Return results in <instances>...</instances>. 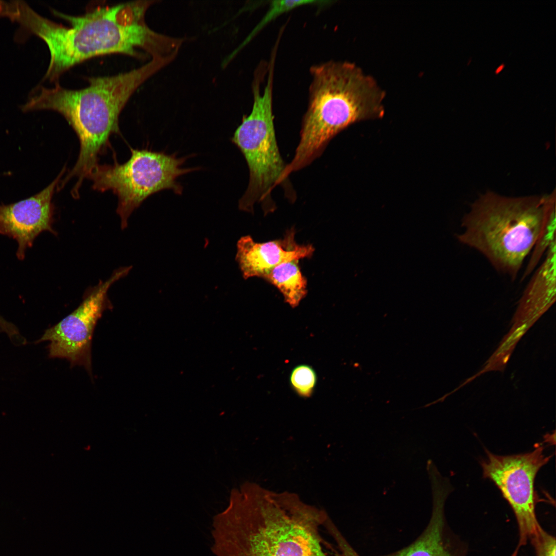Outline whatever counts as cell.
I'll list each match as a JSON object with an SVG mask.
<instances>
[{"instance_id":"1","label":"cell","mask_w":556,"mask_h":556,"mask_svg":"<svg viewBox=\"0 0 556 556\" xmlns=\"http://www.w3.org/2000/svg\"><path fill=\"white\" fill-rule=\"evenodd\" d=\"M155 1H138L110 6H98L83 14L71 15L54 9L52 13L68 22L64 26L49 20L26 6L16 22L19 38L25 42L31 35L42 39L50 55L49 64L42 82H58L74 66L92 58L121 54L144 59L164 58L178 50L180 38L153 31L145 22L146 13Z\"/></svg>"},{"instance_id":"2","label":"cell","mask_w":556,"mask_h":556,"mask_svg":"<svg viewBox=\"0 0 556 556\" xmlns=\"http://www.w3.org/2000/svg\"><path fill=\"white\" fill-rule=\"evenodd\" d=\"M328 516L296 494L246 482L213 519L216 556H335L321 534Z\"/></svg>"},{"instance_id":"3","label":"cell","mask_w":556,"mask_h":556,"mask_svg":"<svg viewBox=\"0 0 556 556\" xmlns=\"http://www.w3.org/2000/svg\"><path fill=\"white\" fill-rule=\"evenodd\" d=\"M173 61L172 57L151 58L137 68L110 76L88 79L83 89L71 90L59 82L52 88L38 85L27 101L21 106L24 112L50 110L61 114L75 131L80 147L78 160L61 186L73 177L77 178L72 194L78 197L84 179L98 166L99 155L110 136L119 132V115L135 91L147 80Z\"/></svg>"},{"instance_id":"4","label":"cell","mask_w":556,"mask_h":556,"mask_svg":"<svg viewBox=\"0 0 556 556\" xmlns=\"http://www.w3.org/2000/svg\"><path fill=\"white\" fill-rule=\"evenodd\" d=\"M307 111L292 160L303 169L320 157L330 141L355 123L382 118L385 92L375 79L347 61L312 66Z\"/></svg>"},{"instance_id":"5","label":"cell","mask_w":556,"mask_h":556,"mask_svg":"<svg viewBox=\"0 0 556 556\" xmlns=\"http://www.w3.org/2000/svg\"><path fill=\"white\" fill-rule=\"evenodd\" d=\"M555 193L504 197L489 192L471 206L457 238L481 254L498 272L515 280L555 213Z\"/></svg>"},{"instance_id":"6","label":"cell","mask_w":556,"mask_h":556,"mask_svg":"<svg viewBox=\"0 0 556 556\" xmlns=\"http://www.w3.org/2000/svg\"><path fill=\"white\" fill-rule=\"evenodd\" d=\"M274 63L270 62L267 82L262 94L260 91V71L253 82V102L251 112L242 117L232 137V142L243 154L249 170L247 188L239 200L240 210L253 211L255 203H260L265 214L276 208L272 198L273 190L281 186L291 202L296 194L285 178L287 164L281 155L276 138L273 114V80Z\"/></svg>"},{"instance_id":"7","label":"cell","mask_w":556,"mask_h":556,"mask_svg":"<svg viewBox=\"0 0 556 556\" xmlns=\"http://www.w3.org/2000/svg\"><path fill=\"white\" fill-rule=\"evenodd\" d=\"M131 151L125 163L98 164L89 177L95 190H111L117 196L116 212L122 229L128 226L133 211L150 195L165 189L181 194L182 187L177 179L194 170L182 167L185 159L173 154L147 149H131Z\"/></svg>"},{"instance_id":"8","label":"cell","mask_w":556,"mask_h":556,"mask_svg":"<svg viewBox=\"0 0 556 556\" xmlns=\"http://www.w3.org/2000/svg\"><path fill=\"white\" fill-rule=\"evenodd\" d=\"M542 444L532 451L511 455H497L486 450V458L480 462L483 477L498 488L516 519L518 541L511 556H517L541 526L535 513L534 480L538 471L552 457L546 456Z\"/></svg>"},{"instance_id":"9","label":"cell","mask_w":556,"mask_h":556,"mask_svg":"<svg viewBox=\"0 0 556 556\" xmlns=\"http://www.w3.org/2000/svg\"><path fill=\"white\" fill-rule=\"evenodd\" d=\"M131 268V266L120 268L108 280L101 282L74 311L47 329L36 343L49 341L50 358H65L70 361L71 367L83 366L92 376V339L97 321L105 310L111 308L108 290Z\"/></svg>"},{"instance_id":"10","label":"cell","mask_w":556,"mask_h":556,"mask_svg":"<svg viewBox=\"0 0 556 556\" xmlns=\"http://www.w3.org/2000/svg\"><path fill=\"white\" fill-rule=\"evenodd\" d=\"M65 169L64 167L49 185L36 195L9 204L0 203V234L16 241V256L19 260L24 259L27 250L32 247L36 238L43 232L57 235L53 227L52 199Z\"/></svg>"},{"instance_id":"11","label":"cell","mask_w":556,"mask_h":556,"mask_svg":"<svg viewBox=\"0 0 556 556\" xmlns=\"http://www.w3.org/2000/svg\"><path fill=\"white\" fill-rule=\"evenodd\" d=\"M432 509L426 527L410 544L397 551L377 556H466L467 544L450 528L445 514L446 498L453 489L438 472L429 474Z\"/></svg>"},{"instance_id":"12","label":"cell","mask_w":556,"mask_h":556,"mask_svg":"<svg viewBox=\"0 0 556 556\" xmlns=\"http://www.w3.org/2000/svg\"><path fill=\"white\" fill-rule=\"evenodd\" d=\"M296 230H287L283 238L257 242L249 235L241 237L237 244L236 260L245 279L263 277L283 263L311 257L315 251L311 244L299 245L295 240Z\"/></svg>"},{"instance_id":"13","label":"cell","mask_w":556,"mask_h":556,"mask_svg":"<svg viewBox=\"0 0 556 556\" xmlns=\"http://www.w3.org/2000/svg\"><path fill=\"white\" fill-rule=\"evenodd\" d=\"M555 242L547 251L544 263L536 272L520 301L515 317L532 323L555 300ZM521 322V323L523 322Z\"/></svg>"},{"instance_id":"14","label":"cell","mask_w":556,"mask_h":556,"mask_svg":"<svg viewBox=\"0 0 556 556\" xmlns=\"http://www.w3.org/2000/svg\"><path fill=\"white\" fill-rule=\"evenodd\" d=\"M263 279L274 286L283 294L285 302L292 308L297 307L307 293V280L301 272L299 260L280 264Z\"/></svg>"},{"instance_id":"15","label":"cell","mask_w":556,"mask_h":556,"mask_svg":"<svg viewBox=\"0 0 556 556\" xmlns=\"http://www.w3.org/2000/svg\"><path fill=\"white\" fill-rule=\"evenodd\" d=\"M292 390L299 396L308 398L311 396L317 383V375L313 368L302 364L295 367L289 378Z\"/></svg>"},{"instance_id":"16","label":"cell","mask_w":556,"mask_h":556,"mask_svg":"<svg viewBox=\"0 0 556 556\" xmlns=\"http://www.w3.org/2000/svg\"><path fill=\"white\" fill-rule=\"evenodd\" d=\"M529 541L534 549V556H555V537L546 531L541 526Z\"/></svg>"},{"instance_id":"17","label":"cell","mask_w":556,"mask_h":556,"mask_svg":"<svg viewBox=\"0 0 556 556\" xmlns=\"http://www.w3.org/2000/svg\"><path fill=\"white\" fill-rule=\"evenodd\" d=\"M6 320L0 315V328L3 327L6 324Z\"/></svg>"},{"instance_id":"18","label":"cell","mask_w":556,"mask_h":556,"mask_svg":"<svg viewBox=\"0 0 556 556\" xmlns=\"http://www.w3.org/2000/svg\"><path fill=\"white\" fill-rule=\"evenodd\" d=\"M504 67H505V65H504L503 64H501V65H499V66H498V67H497V68H496V71H495V74H498L499 73H500V72L501 71V70H503V68H504Z\"/></svg>"}]
</instances>
